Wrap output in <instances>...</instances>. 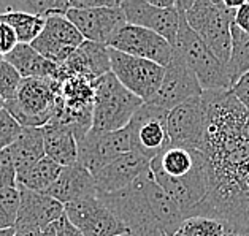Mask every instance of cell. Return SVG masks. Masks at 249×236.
<instances>
[{
	"label": "cell",
	"instance_id": "cell-44",
	"mask_svg": "<svg viewBox=\"0 0 249 236\" xmlns=\"http://www.w3.org/2000/svg\"><path fill=\"white\" fill-rule=\"evenodd\" d=\"M0 60H3V57H2V56H0Z\"/></svg>",
	"mask_w": 249,
	"mask_h": 236
},
{
	"label": "cell",
	"instance_id": "cell-27",
	"mask_svg": "<svg viewBox=\"0 0 249 236\" xmlns=\"http://www.w3.org/2000/svg\"><path fill=\"white\" fill-rule=\"evenodd\" d=\"M0 21L7 22L15 30L18 40L22 45H32L46 26V19L43 17L24 13V11H11V13L0 16Z\"/></svg>",
	"mask_w": 249,
	"mask_h": 236
},
{
	"label": "cell",
	"instance_id": "cell-29",
	"mask_svg": "<svg viewBox=\"0 0 249 236\" xmlns=\"http://www.w3.org/2000/svg\"><path fill=\"white\" fill-rule=\"evenodd\" d=\"M232 227L211 217H187L173 236H229Z\"/></svg>",
	"mask_w": 249,
	"mask_h": 236
},
{
	"label": "cell",
	"instance_id": "cell-8",
	"mask_svg": "<svg viewBox=\"0 0 249 236\" xmlns=\"http://www.w3.org/2000/svg\"><path fill=\"white\" fill-rule=\"evenodd\" d=\"M111 73L119 80L125 89L140 97L144 103L153 99L160 87L165 67L146 59L133 57L110 48Z\"/></svg>",
	"mask_w": 249,
	"mask_h": 236
},
{
	"label": "cell",
	"instance_id": "cell-36",
	"mask_svg": "<svg viewBox=\"0 0 249 236\" xmlns=\"http://www.w3.org/2000/svg\"><path fill=\"white\" fill-rule=\"evenodd\" d=\"M54 227H56L57 236H84V233L76 225H73L67 216L60 217V219L54 223Z\"/></svg>",
	"mask_w": 249,
	"mask_h": 236
},
{
	"label": "cell",
	"instance_id": "cell-25",
	"mask_svg": "<svg viewBox=\"0 0 249 236\" xmlns=\"http://www.w3.org/2000/svg\"><path fill=\"white\" fill-rule=\"evenodd\" d=\"M45 154L62 168L75 165L78 162V140L71 129L59 124L43 127Z\"/></svg>",
	"mask_w": 249,
	"mask_h": 236
},
{
	"label": "cell",
	"instance_id": "cell-7",
	"mask_svg": "<svg viewBox=\"0 0 249 236\" xmlns=\"http://www.w3.org/2000/svg\"><path fill=\"white\" fill-rule=\"evenodd\" d=\"M99 198L123 220L130 235L163 236L140 181L124 190L108 193V195H99Z\"/></svg>",
	"mask_w": 249,
	"mask_h": 236
},
{
	"label": "cell",
	"instance_id": "cell-34",
	"mask_svg": "<svg viewBox=\"0 0 249 236\" xmlns=\"http://www.w3.org/2000/svg\"><path fill=\"white\" fill-rule=\"evenodd\" d=\"M18 45H19V40H18L16 32L7 22L0 21V56H8L11 51H15Z\"/></svg>",
	"mask_w": 249,
	"mask_h": 236
},
{
	"label": "cell",
	"instance_id": "cell-4",
	"mask_svg": "<svg viewBox=\"0 0 249 236\" xmlns=\"http://www.w3.org/2000/svg\"><path fill=\"white\" fill-rule=\"evenodd\" d=\"M94 110L92 130L118 132L125 129L144 101L125 89L111 71L94 84Z\"/></svg>",
	"mask_w": 249,
	"mask_h": 236
},
{
	"label": "cell",
	"instance_id": "cell-43",
	"mask_svg": "<svg viewBox=\"0 0 249 236\" xmlns=\"http://www.w3.org/2000/svg\"><path fill=\"white\" fill-rule=\"evenodd\" d=\"M121 236H133V235H130V233H127V235H121Z\"/></svg>",
	"mask_w": 249,
	"mask_h": 236
},
{
	"label": "cell",
	"instance_id": "cell-24",
	"mask_svg": "<svg viewBox=\"0 0 249 236\" xmlns=\"http://www.w3.org/2000/svg\"><path fill=\"white\" fill-rule=\"evenodd\" d=\"M7 151L10 152L11 160H13L16 167L18 176L26 173L46 157L43 129L24 127L19 138Z\"/></svg>",
	"mask_w": 249,
	"mask_h": 236
},
{
	"label": "cell",
	"instance_id": "cell-20",
	"mask_svg": "<svg viewBox=\"0 0 249 236\" xmlns=\"http://www.w3.org/2000/svg\"><path fill=\"white\" fill-rule=\"evenodd\" d=\"M138 181L143 187V192L148 198L151 211H153L162 233L167 236H173L178 232V228L183 225V222L187 219L186 214L183 213V209H181L178 204H176L175 200L157 184V181L154 179L151 170L148 173H144Z\"/></svg>",
	"mask_w": 249,
	"mask_h": 236
},
{
	"label": "cell",
	"instance_id": "cell-1",
	"mask_svg": "<svg viewBox=\"0 0 249 236\" xmlns=\"http://www.w3.org/2000/svg\"><path fill=\"white\" fill-rule=\"evenodd\" d=\"M206 129L202 152L210 193L192 217L249 227V111L232 90L203 92Z\"/></svg>",
	"mask_w": 249,
	"mask_h": 236
},
{
	"label": "cell",
	"instance_id": "cell-21",
	"mask_svg": "<svg viewBox=\"0 0 249 236\" xmlns=\"http://www.w3.org/2000/svg\"><path fill=\"white\" fill-rule=\"evenodd\" d=\"M45 193L56 198L64 206L71 202H76V200L99 195L94 174L78 162L75 165L62 168V173L57 181Z\"/></svg>",
	"mask_w": 249,
	"mask_h": 236
},
{
	"label": "cell",
	"instance_id": "cell-33",
	"mask_svg": "<svg viewBox=\"0 0 249 236\" xmlns=\"http://www.w3.org/2000/svg\"><path fill=\"white\" fill-rule=\"evenodd\" d=\"M18 187V171L7 149L0 151V190Z\"/></svg>",
	"mask_w": 249,
	"mask_h": 236
},
{
	"label": "cell",
	"instance_id": "cell-45",
	"mask_svg": "<svg viewBox=\"0 0 249 236\" xmlns=\"http://www.w3.org/2000/svg\"><path fill=\"white\" fill-rule=\"evenodd\" d=\"M163 236H167V235H163Z\"/></svg>",
	"mask_w": 249,
	"mask_h": 236
},
{
	"label": "cell",
	"instance_id": "cell-23",
	"mask_svg": "<svg viewBox=\"0 0 249 236\" xmlns=\"http://www.w3.org/2000/svg\"><path fill=\"white\" fill-rule=\"evenodd\" d=\"M3 59L19 71V75L24 80H26V78L56 80L59 75V68H60V65L43 57L32 45L19 43L15 48V51H11L8 56H5Z\"/></svg>",
	"mask_w": 249,
	"mask_h": 236
},
{
	"label": "cell",
	"instance_id": "cell-37",
	"mask_svg": "<svg viewBox=\"0 0 249 236\" xmlns=\"http://www.w3.org/2000/svg\"><path fill=\"white\" fill-rule=\"evenodd\" d=\"M235 26L241 32L249 34V2H245L241 7L235 11Z\"/></svg>",
	"mask_w": 249,
	"mask_h": 236
},
{
	"label": "cell",
	"instance_id": "cell-30",
	"mask_svg": "<svg viewBox=\"0 0 249 236\" xmlns=\"http://www.w3.org/2000/svg\"><path fill=\"white\" fill-rule=\"evenodd\" d=\"M21 204V193L18 187L0 190V230L15 228Z\"/></svg>",
	"mask_w": 249,
	"mask_h": 236
},
{
	"label": "cell",
	"instance_id": "cell-10",
	"mask_svg": "<svg viewBox=\"0 0 249 236\" xmlns=\"http://www.w3.org/2000/svg\"><path fill=\"white\" fill-rule=\"evenodd\" d=\"M129 152H133V141L127 127L107 133L90 129L88 135L78 141V163L92 174Z\"/></svg>",
	"mask_w": 249,
	"mask_h": 236
},
{
	"label": "cell",
	"instance_id": "cell-2",
	"mask_svg": "<svg viewBox=\"0 0 249 236\" xmlns=\"http://www.w3.org/2000/svg\"><path fill=\"white\" fill-rule=\"evenodd\" d=\"M57 103L56 113L50 124L65 125L73 130L80 141L92 129V110L95 81L76 73H69L62 67L59 68Z\"/></svg>",
	"mask_w": 249,
	"mask_h": 236
},
{
	"label": "cell",
	"instance_id": "cell-15",
	"mask_svg": "<svg viewBox=\"0 0 249 236\" xmlns=\"http://www.w3.org/2000/svg\"><path fill=\"white\" fill-rule=\"evenodd\" d=\"M65 16L80 30L84 40L105 46L110 45L114 35L127 24L121 2L110 7L70 10Z\"/></svg>",
	"mask_w": 249,
	"mask_h": 236
},
{
	"label": "cell",
	"instance_id": "cell-9",
	"mask_svg": "<svg viewBox=\"0 0 249 236\" xmlns=\"http://www.w3.org/2000/svg\"><path fill=\"white\" fill-rule=\"evenodd\" d=\"M132 141L133 152L142 154L148 160L156 159L167 148L172 146L168 135V111L144 103L127 125Z\"/></svg>",
	"mask_w": 249,
	"mask_h": 236
},
{
	"label": "cell",
	"instance_id": "cell-13",
	"mask_svg": "<svg viewBox=\"0 0 249 236\" xmlns=\"http://www.w3.org/2000/svg\"><path fill=\"white\" fill-rule=\"evenodd\" d=\"M108 48L133 57L151 60L162 67H167L172 62L175 52L173 46L159 34L138 26H132V24H125L114 35Z\"/></svg>",
	"mask_w": 249,
	"mask_h": 236
},
{
	"label": "cell",
	"instance_id": "cell-3",
	"mask_svg": "<svg viewBox=\"0 0 249 236\" xmlns=\"http://www.w3.org/2000/svg\"><path fill=\"white\" fill-rule=\"evenodd\" d=\"M189 27L202 38L222 64L232 56V26L235 11L224 0H192L184 11Z\"/></svg>",
	"mask_w": 249,
	"mask_h": 236
},
{
	"label": "cell",
	"instance_id": "cell-31",
	"mask_svg": "<svg viewBox=\"0 0 249 236\" xmlns=\"http://www.w3.org/2000/svg\"><path fill=\"white\" fill-rule=\"evenodd\" d=\"M24 78L7 60H0V97L7 103L16 99Z\"/></svg>",
	"mask_w": 249,
	"mask_h": 236
},
{
	"label": "cell",
	"instance_id": "cell-19",
	"mask_svg": "<svg viewBox=\"0 0 249 236\" xmlns=\"http://www.w3.org/2000/svg\"><path fill=\"white\" fill-rule=\"evenodd\" d=\"M21 193V204L15 228L46 230L65 216V206L46 193L34 192L18 184Z\"/></svg>",
	"mask_w": 249,
	"mask_h": 236
},
{
	"label": "cell",
	"instance_id": "cell-41",
	"mask_svg": "<svg viewBox=\"0 0 249 236\" xmlns=\"http://www.w3.org/2000/svg\"><path fill=\"white\" fill-rule=\"evenodd\" d=\"M0 236H16V232H15V228L0 230Z\"/></svg>",
	"mask_w": 249,
	"mask_h": 236
},
{
	"label": "cell",
	"instance_id": "cell-14",
	"mask_svg": "<svg viewBox=\"0 0 249 236\" xmlns=\"http://www.w3.org/2000/svg\"><path fill=\"white\" fill-rule=\"evenodd\" d=\"M206 129L203 95L196 97L168 113V135L172 146L202 151Z\"/></svg>",
	"mask_w": 249,
	"mask_h": 236
},
{
	"label": "cell",
	"instance_id": "cell-5",
	"mask_svg": "<svg viewBox=\"0 0 249 236\" xmlns=\"http://www.w3.org/2000/svg\"><path fill=\"white\" fill-rule=\"evenodd\" d=\"M179 16L181 21L178 38L173 46L175 52H178L184 59V62L189 65V68L196 73L203 92L230 90L232 80H230L227 65L222 64L206 46L205 41L189 27L183 10H179Z\"/></svg>",
	"mask_w": 249,
	"mask_h": 236
},
{
	"label": "cell",
	"instance_id": "cell-38",
	"mask_svg": "<svg viewBox=\"0 0 249 236\" xmlns=\"http://www.w3.org/2000/svg\"><path fill=\"white\" fill-rule=\"evenodd\" d=\"M16 236H43V230L38 228H15Z\"/></svg>",
	"mask_w": 249,
	"mask_h": 236
},
{
	"label": "cell",
	"instance_id": "cell-17",
	"mask_svg": "<svg viewBox=\"0 0 249 236\" xmlns=\"http://www.w3.org/2000/svg\"><path fill=\"white\" fill-rule=\"evenodd\" d=\"M121 8L125 15L127 24L153 30L175 46L181 21L176 5L173 8H157L143 0H124L121 2Z\"/></svg>",
	"mask_w": 249,
	"mask_h": 236
},
{
	"label": "cell",
	"instance_id": "cell-35",
	"mask_svg": "<svg viewBox=\"0 0 249 236\" xmlns=\"http://www.w3.org/2000/svg\"><path fill=\"white\" fill-rule=\"evenodd\" d=\"M230 90H232V94L236 97V100L249 111V71L243 75L240 80L233 84Z\"/></svg>",
	"mask_w": 249,
	"mask_h": 236
},
{
	"label": "cell",
	"instance_id": "cell-32",
	"mask_svg": "<svg viewBox=\"0 0 249 236\" xmlns=\"http://www.w3.org/2000/svg\"><path fill=\"white\" fill-rule=\"evenodd\" d=\"M24 127L11 116L7 108L0 110V151L8 149L19 138Z\"/></svg>",
	"mask_w": 249,
	"mask_h": 236
},
{
	"label": "cell",
	"instance_id": "cell-18",
	"mask_svg": "<svg viewBox=\"0 0 249 236\" xmlns=\"http://www.w3.org/2000/svg\"><path fill=\"white\" fill-rule=\"evenodd\" d=\"M151 170V160L138 152H129L108 163L94 174L99 195L116 193L130 187L133 183Z\"/></svg>",
	"mask_w": 249,
	"mask_h": 236
},
{
	"label": "cell",
	"instance_id": "cell-28",
	"mask_svg": "<svg viewBox=\"0 0 249 236\" xmlns=\"http://www.w3.org/2000/svg\"><path fill=\"white\" fill-rule=\"evenodd\" d=\"M227 68L232 86L249 71V34L241 32L235 24L232 26V56Z\"/></svg>",
	"mask_w": 249,
	"mask_h": 236
},
{
	"label": "cell",
	"instance_id": "cell-16",
	"mask_svg": "<svg viewBox=\"0 0 249 236\" xmlns=\"http://www.w3.org/2000/svg\"><path fill=\"white\" fill-rule=\"evenodd\" d=\"M84 37L67 16H50L40 37L32 43L41 56L51 62L62 65L84 43Z\"/></svg>",
	"mask_w": 249,
	"mask_h": 236
},
{
	"label": "cell",
	"instance_id": "cell-11",
	"mask_svg": "<svg viewBox=\"0 0 249 236\" xmlns=\"http://www.w3.org/2000/svg\"><path fill=\"white\" fill-rule=\"evenodd\" d=\"M200 95H203V89L196 73L178 52H173L172 62L165 67V75H163L160 87L157 89V92L148 103L170 113L179 105Z\"/></svg>",
	"mask_w": 249,
	"mask_h": 236
},
{
	"label": "cell",
	"instance_id": "cell-40",
	"mask_svg": "<svg viewBox=\"0 0 249 236\" xmlns=\"http://www.w3.org/2000/svg\"><path fill=\"white\" fill-rule=\"evenodd\" d=\"M13 11V2H5V0H0V16L11 13Z\"/></svg>",
	"mask_w": 249,
	"mask_h": 236
},
{
	"label": "cell",
	"instance_id": "cell-39",
	"mask_svg": "<svg viewBox=\"0 0 249 236\" xmlns=\"http://www.w3.org/2000/svg\"><path fill=\"white\" fill-rule=\"evenodd\" d=\"M229 236H249V227H233Z\"/></svg>",
	"mask_w": 249,
	"mask_h": 236
},
{
	"label": "cell",
	"instance_id": "cell-12",
	"mask_svg": "<svg viewBox=\"0 0 249 236\" xmlns=\"http://www.w3.org/2000/svg\"><path fill=\"white\" fill-rule=\"evenodd\" d=\"M65 216L84 236H121L129 230L123 220L97 197H88L65 204Z\"/></svg>",
	"mask_w": 249,
	"mask_h": 236
},
{
	"label": "cell",
	"instance_id": "cell-6",
	"mask_svg": "<svg viewBox=\"0 0 249 236\" xmlns=\"http://www.w3.org/2000/svg\"><path fill=\"white\" fill-rule=\"evenodd\" d=\"M57 103V81L26 78L16 99L7 101L5 108L22 127L43 129L54 118Z\"/></svg>",
	"mask_w": 249,
	"mask_h": 236
},
{
	"label": "cell",
	"instance_id": "cell-22",
	"mask_svg": "<svg viewBox=\"0 0 249 236\" xmlns=\"http://www.w3.org/2000/svg\"><path fill=\"white\" fill-rule=\"evenodd\" d=\"M69 73H76L97 81L111 71L110 48L105 45L84 41L65 64L60 65Z\"/></svg>",
	"mask_w": 249,
	"mask_h": 236
},
{
	"label": "cell",
	"instance_id": "cell-26",
	"mask_svg": "<svg viewBox=\"0 0 249 236\" xmlns=\"http://www.w3.org/2000/svg\"><path fill=\"white\" fill-rule=\"evenodd\" d=\"M62 173V167L57 165L56 162L45 157L43 160H40L37 165H34L30 170L22 173L18 176V184L30 189L34 192L45 193L50 187L56 183L57 178Z\"/></svg>",
	"mask_w": 249,
	"mask_h": 236
},
{
	"label": "cell",
	"instance_id": "cell-42",
	"mask_svg": "<svg viewBox=\"0 0 249 236\" xmlns=\"http://www.w3.org/2000/svg\"><path fill=\"white\" fill-rule=\"evenodd\" d=\"M5 108V101L2 100V97H0V110H3Z\"/></svg>",
	"mask_w": 249,
	"mask_h": 236
}]
</instances>
